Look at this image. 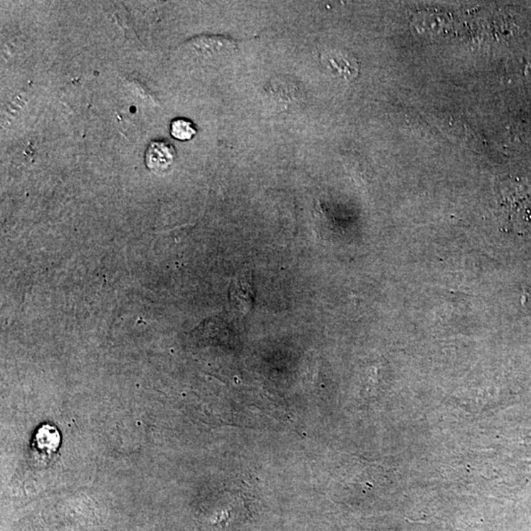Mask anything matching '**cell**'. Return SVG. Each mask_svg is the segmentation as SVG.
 <instances>
[{
  "mask_svg": "<svg viewBox=\"0 0 531 531\" xmlns=\"http://www.w3.org/2000/svg\"><path fill=\"white\" fill-rule=\"evenodd\" d=\"M175 157L177 152L174 146L164 141H154L146 151V166L153 172H166L174 164Z\"/></svg>",
  "mask_w": 531,
  "mask_h": 531,
  "instance_id": "7a4b0ae2",
  "label": "cell"
},
{
  "mask_svg": "<svg viewBox=\"0 0 531 531\" xmlns=\"http://www.w3.org/2000/svg\"><path fill=\"white\" fill-rule=\"evenodd\" d=\"M170 134L177 140H191L197 134V128L192 121L185 120V118H177L172 120V125H170Z\"/></svg>",
  "mask_w": 531,
  "mask_h": 531,
  "instance_id": "3957f363",
  "label": "cell"
},
{
  "mask_svg": "<svg viewBox=\"0 0 531 531\" xmlns=\"http://www.w3.org/2000/svg\"><path fill=\"white\" fill-rule=\"evenodd\" d=\"M231 304L242 315L248 313L253 306L255 293L251 270L246 268L231 283Z\"/></svg>",
  "mask_w": 531,
  "mask_h": 531,
  "instance_id": "6da1fadb",
  "label": "cell"
}]
</instances>
